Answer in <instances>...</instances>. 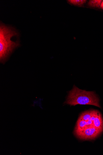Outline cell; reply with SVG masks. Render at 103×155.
I'll use <instances>...</instances> for the list:
<instances>
[{"label":"cell","mask_w":103,"mask_h":155,"mask_svg":"<svg viewBox=\"0 0 103 155\" xmlns=\"http://www.w3.org/2000/svg\"><path fill=\"white\" fill-rule=\"evenodd\" d=\"M94 126L102 131H103V120L100 112L97 110L95 117L92 121Z\"/></svg>","instance_id":"5"},{"label":"cell","mask_w":103,"mask_h":155,"mask_svg":"<svg viewBox=\"0 0 103 155\" xmlns=\"http://www.w3.org/2000/svg\"><path fill=\"white\" fill-rule=\"evenodd\" d=\"M100 8L103 10V1L101 5Z\"/></svg>","instance_id":"9"},{"label":"cell","mask_w":103,"mask_h":155,"mask_svg":"<svg viewBox=\"0 0 103 155\" xmlns=\"http://www.w3.org/2000/svg\"><path fill=\"white\" fill-rule=\"evenodd\" d=\"M103 1L102 0H91L88 3V6L95 8H100L101 5Z\"/></svg>","instance_id":"7"},{"label":"cell","mask_w":103,"mask_h":155,"mask_svg":"<svg viewBox=\"0 0 103 155\" xmlns=\"http://www.w3.org/2000/svg\"><path fill=\"white\" fill-rule=\"evenodd\" d=\"M93 126H94L93 122L92 120L85 121L79 118L77 122L75 131L82 130L86 128Z\"/></svg>","instance_id":"4"},{"label":"cell","mask_w":103,"mask_h":155,"mask_svg":"<svg viewBox=\"0 0 103 155\" xmlns=\"http://www.w3.org/2000/svg\"><path fill=\"white\" fill-rule=\"evenodd\" d=\"M102 132L93 126L82 130L74 132L75 135L81 140H92L97 138Z\"/></svg>","instance_id":"3"},{"label":"cell","mask_w":103,"mask_h":155,"mask_svg":"<svg viewBox=\"0 0 103 155\" xmlns=\"http://www.w3.org/2000/svg\"><path fill=\"white\" fill-rule=\"evenodd\" d=\"M19 36L15 28L6 25L2 23L0 25V61L4 64L10 54L20 46L19 39L14 41V37Z\"/></svg>","instance_id":"1"},{"label":"cell","mask_w":103,"mask_h":155,"mask_svg":"<svg viewBox=\"0 0 103 155\" xmlns=\"http://www.w3.org/2000/svg\"><path fill=\"white\" fill-rule=\"evenodd\" d=\"M68 2L72 5L79 6H83L86 2L87 1L83 0V1H79V0H69Z\"/></svg>","instance_id":"8"},{"label":"cell","mask_w":103,"mask_h":155,"mask_svg":"<svg viewBox=\"0 0 103 155\" xmlns=\"http://www.w3.org/2000/svg\"><path fill=\"white\" fill-rule=\"evenodd\" d=\"M95 111V110H92L85 111L82 113L79 118L85 121L91 120Z\"/></svg>","instance_id":"6"},{"label":"cell","mask_w":103,"mask_h":155,"mask_svg":"<svg viewBox=\"0 0 103 155\" xmlns=\"http://www.w3.org/2000/svg\"><path fill=\"white\" fill-rule=\"evenodd\" d=\"M65 104L70 106L92 105L101 108L99 98L95 92L80 90L75 85L69 92Z\"/></svg>","instance_id":"2"}]
</instances>
